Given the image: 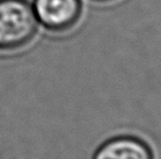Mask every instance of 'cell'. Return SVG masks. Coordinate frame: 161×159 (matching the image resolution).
Listing matches in <instances>:
<instances>
[{
    "mask_svg": "<svg viewBox=\"0 0 161 159\" xmlns=\"http://www.w3.org/2000/svg\"><path fill=\"white\" fill-rule=\"evenodd\" d=\"M38 28L32 5L25 0H0V50H14L30 44Z\"/></svg>",
    "mask_w": 161,
    "mask_h": 159,
    "instance_id": "cell-1",
    "label": "cell"
},
{
    "mask_svg": "<svg viewBox=\"0 0 161 159\" xmlns=\"http://www.w3.org/2000/svg\"><path fill=\"white\" fill-rule=\"evenodd\" d=\"M38 22L53 32H64L76 25L81 15V0H34L32 5Z\"/></svg>",
    "mask_w": 161,
    "mask_h": 159,
    "instance_id": "cell-2",
    "label": "cell"
},
{
    "mask_svg": "<svg viewBox=\"0 0 161 159\" xmlns=\"http://www.w3.org/2000/svg\"><path fill=\"white\" fill-rule=\"evenodd\" d=\"M94 159H154L146 141L133 136H119L105 141L94 155Z\"/></svg>",
    "mask_w": 161,
    "mask_h": 159,
    "instance_id": "cell-3",
    "label": "cell"
},
{
    "mask_svg": "<svg viewBox=\"0 0 161 159\" xmlns=\"http://www.w3.org/2000/svg\"><path fill=\"white\" fill-rule=\"evenodd\" d=\"M95 1H113V0H95Z\"/></svg>",
    "mask_w": 161,
    "mask_h": 159,
    "instance_id": "cell-4",
    "label": "cell"
}]
</instances>
